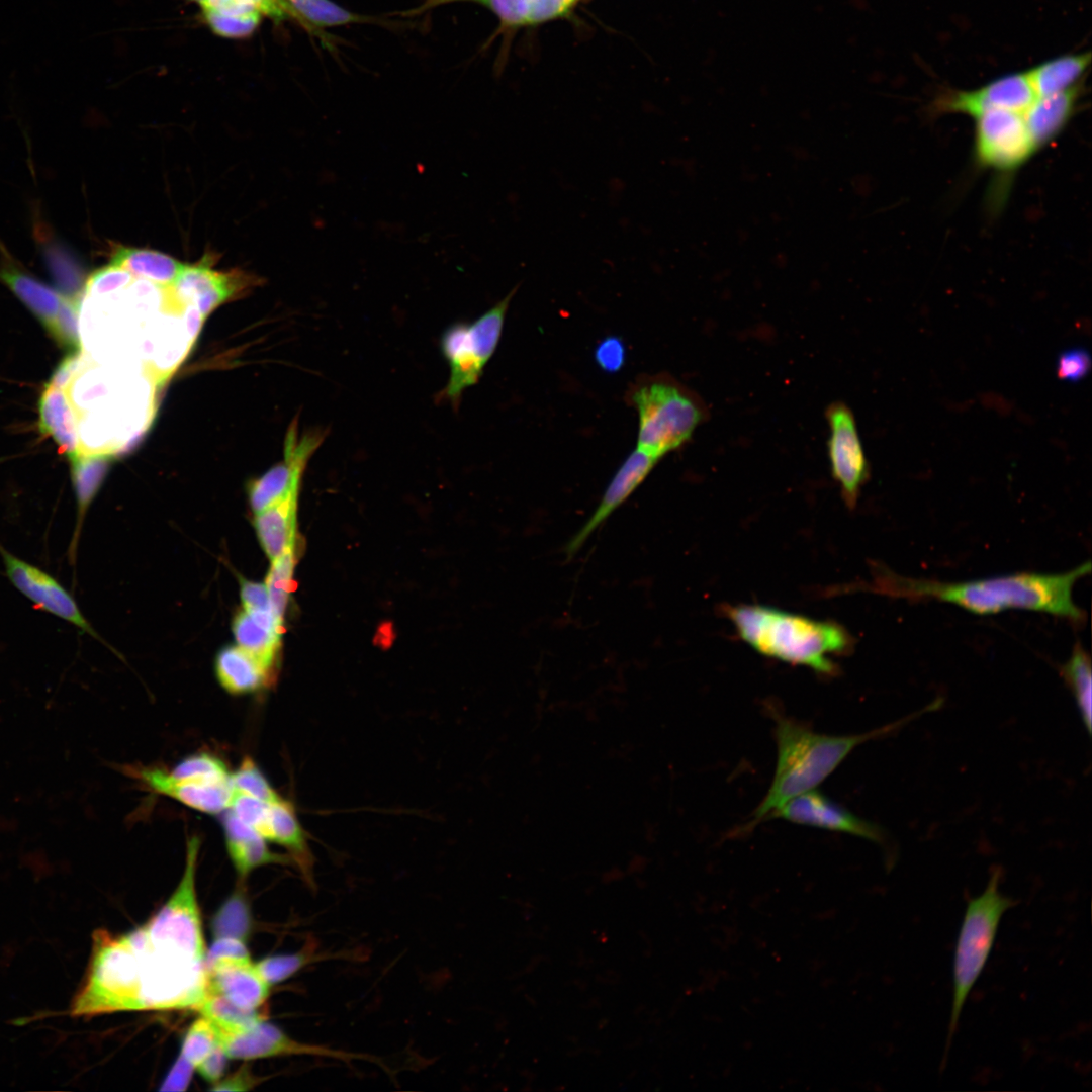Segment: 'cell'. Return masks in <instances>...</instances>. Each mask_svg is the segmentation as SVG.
I'll return each instance as SVG.
<instances>
[{
  "label": "cell",
  "mask_w": 1092,
  "mask_h": 1092,
  "mask_svg": "<svg viewBox=\"0 0 1092 1092\" xmlns=\"http://www.w3.org/2000/svg\"><path fill=\"white\" fill-rule=\"evenodd\" d=\"M142 369L100 365L82 351L62 386L77 423L79 454L128 452L153 422L160 387Z\"/></svg>",
  "instance_id": "6da1fadb"
},
{
  "label": "cell",
  "mask_w": 1092,
  "mask_h": 1092,
  "mask_svg": "<svg viewBox=\"0 0 1092 1092\" xmlns=\"http://www.w3.org/2000/svg\"><path fill=\"white\" fill-rule=\"evenodd\" d=\"M1091 572V562L1063 573L1019 572L990 578L945 582L899 575L875 567L873 580L866 584L875 593L907 600H936L979 615L1022 609L1043 612L1074 624L1085 621V612L1073 600V587Z\"/></svg>",
  "instance_id": "7a4b0ae2"
},
{
  "label": "cell",
  "mask_w": 1092,
  "mask_h": 1092,
  "mask_svg": "<svg viewBox=\"0 0 1092 1092\" xmlns=\"http://www.w3.org/2000/svg\"><path fill=\"white\" fill-rule=\"evenodd\" d=\"M943 704L937 698L923 709L869 732L853 735H827L776 716L777 762L770 787L754 810L747 827L767 820L792 798L815 790L858 745L891 734L924 713L936 711Z\"/></svg>",
  "instance_id": "3957f363"
},
{
  "label": "cell",
  "mask_w": 1092,
  "mask_h": 1092,
  "mask_svg": "<svg viewBox=\"0 0 1092 1092\" xmlns=\"http://www.w3.org/2000/svg\"><path fill=\"white\" fill-rule=\"evenodd\" d=\"M738 636L761 655L833 674L832 655L848 652L853 638L841 625L763 605L729 606Z\"/></svg>",
  "instance_id": "277c9868"
},
{
  "label": "cell",
  "mask_w": 1092,
  "mask_h": 1092,
  "mask_svg": "<svg viewBox=\"0 0 1092 1092\" xmlns=\"http://www.w3.org/2000/svg\"><path fill=\"white\" fill-rule=\"evenodd\" d=\"M1001 876L1000 869L995 868L982 893L970 898L966 905L953 953L952 1002L945 1056L965 1003L991 954L1001 919L1016 904L1000 890Z\"/></svg>",
  "instance_id": "5b68a950"
},
{
  "label": "cell",
  "mask_w": 1092,
  "mask_h": 1092,
  "mask_svg": "<svg viewBox=\"0 0 1092 1092\" xmlns=\"http://www.w3.org/2000/svg\"><path fill=\"white\" fill-rule=\"evenodd\" d=\"M628 398L639 416L637 449L659 460L685 444L707 413L693 391L666 375L637 380Z\"/></svg>",
  "instance_id": "8992f818"
},
{
  "label": "cell",
  "mask_w": 1092,
  "mask_h": 1092,
  "mask_svg": "<svg viewBox=\"0 0 1092 1092\" xmlns=\"http://www.w3.org/2000/svg\"><path fill=\"white\" fill-rule=\"evenodd\" d=\"M517 289L518 285L475 321L455 323L442 334L440 349L449 366V377L438 399L458 407L464 391L478 382L497 347Z\"/></svg>",
  "instance_id": "52a82bcc"
},
{
  "label": "cell",
  "mask_w": 1092,
  "mask_h": 1092,
  "mask_svg": "<svg viewBox=\"0 0 1092 1092\" xmlns=\"http://www.w3.org/2000/svg\"><path fill=\"white\" fill-rule=\"evenodd\" d=\"M975 118V154L981 165L1015 170L1036 151L1021 112L995 109Z\"/></svg>",
  "instance_id": "ba28073f"
},
{
  "label": "cell",
  "mask_w": 1092,
  "mask_h": 1092,
  "mask_svg": "<svg viewBox=\"0 0 1092 1092\" xmlns=\"http://www.w3.org/2000/svg\"><path fill=\"white\" fill-rule=\"evenodd\" d=\"M0 555L10 582L35 607L102 641L80 611L74 597L54 576L15 556L1 543Z\"/></svg>",
  "instance_id": "9c48e42d"
},
{
  "label": "cell",
  "mask_w": 1092,
  "mask_h": 1092,
  "mask_svg": "<svg viewBox=\"0 0 1092 1092\" xmlns=\"http://www.w3.org/2000/svg\"><path fill=\"white\" fill-rule=\"evenodd\" d=\"M830 427L828 454L832 475L841 488L848 508H854L861 486L869 477V466L851 411L843 403L826 411Z\"/></svg>",
  "instance_id": "30bf717a"
},
{
  "label": "cell",
  "mask_w": 1092,
  "mask_h": 1092,
  "mask_svg": "<svg viewBox=\"0 0 1092 1092\" xmlns=\"http://www.w3.org/2000/svg\"><path fill=\"white\" fill-rule=\"evenodd\" d=\"M218 1042L229 1059L255 1060L280 1056H315L333 1058L344 1062L371 1059L322 1044L298 1041L266 1019L240 1033H219Z\"/></svg>",
  "instance_id": "8fae6325"
},
{
  "label": "cell",
  "mask_w": 1092,
  "mask_h": 1092,
  "mask_svg": "<svg viewBox=\"0 0 1092 1092\" xmlns=\"http://www.w3.org/2000/svg\"><path fill=\"white\" fill-rule=\"evenodd\" d=\"M769 818H781L798 825L846 833L878 843L884 841V833L879 826L856 816L816 790L792 798Z\"/></svg>",
  "instance_id": "7c38bea8"
},
{
  "label": "cell",
  "mask_w": 1092,
  "mask_h": 1092,
  "mask_svg": "<svg viewBox=\"0 0 1092 1092\" xmlns=\"http://www.w3.org/2000/svg\"><path fill=\"white\" fill-rule=\"evenodd\" d=\"M1036 98L1026 73L1002 76L974 90H950L938 97V112L962 113L973 117L995 109L1023 113Z\"/></svg>",
  "instance_id": "4fadbf2b"
},
{
  "label": "cell",
  "mask_w": 1092,
  "mask_h": 1092,
  "mask_svg": "<svg viewBox=\"0 0 1092 1092\" xmlns=\"http://www.w3.org/2000/svg\"><path fill=\"white\" fill-rule=\"evenodd\" d=\"M210 260L206 258L198 264H186L170 286L182 303L195 306L204 318L228 299L256 284L250 275L242 271L213 270L209 265Z\"/></svg>",
  "instance_id": "5bb4252c"
},
{
  "label": "cell",
  "mask_w": 1092,
  "mask_h": 1092,
  "mask_svg": "<svg viewBox=\"0 0 1092 1092\" xmlns=\"http://www.w3.org/2000/svg\"><path fill=\"white\" fill-rule=\"evenodd\" d=\"M658 461V458L637 448L629 454L608 484L598 507L578 531L567 541L564 547L567 558H571L578 552L590 535L644 481Z\"/></svg>",
  "instance_id": "9a60e30c"
},
{
  "label": "cell",
  "mask_w": 1092,
  "mask_h": 1092,
  "mask_svg": "<svg viewBox=\"0 0 1092 1092\" xmlns=\"http://www.w3.org/2000/svg\"><path fill=\"white\" fill-rule=\"evenodd\" d=\"M129 770L152 791L207 814H218L229 809L234 792L231 781L202 783L182 780L158 767H139Z\"/></svg>",
  "instance_id": "2e32d148"
},
{
  "label": "cell",
  "mask_w": 1092,
  "mask_h": 1092,
  "mask_svg": "<svg viewBox=\"0 0 1092 1092\" xmlns=\"http://www.w3.org/2000/svg\"><path fill=\"white\" fill-rule=\"evenodd\" d=\"M206 972V994L221 995L242 1008L260 1009L269 996L271 986L251 960H219Z\"/></svg>",
  "instance_id": "e0dca14e"
},
{
  "label": "cell",
  "mask_w": 1092,
  "mask_h": 1092,
  "mask_svg": "<svg viewBox=\"0 0 1092 1092\" xmlns=\"http://www.w3.org/2000/svg\"><path fill=\"white\" fill-rule=\"evenodd\" d=\"M228 854L243 879L255 869L267 864H293L288 854L270 850L266 839L229 811L222 819Z\"/></svg>",
  "instance_id": "ac0fdd59"
},
{
  "label": "cell",
  "mask_w": 1092,
  "mask_h": 1092,
  "mask_svg": "<svg viewBox=\"0 0 1092 1092\" xmlns=\"http://www.w3.org/2000/svg\"><path fill=\"white\" fill-rule=\"evenodd\" d=\"M299 487L270 508L254 515V527L260 545L270 561L296 547V513Z\"/></svg>",
  "instance_id": "d6986e66"
},
{
  "label": "cell",
  "mask_w": 1092,
  "mask_h": 1092,
  "mask_svg": "<svg viewBox=\"0 0 1092 1092\" xmlns=\"http://www.w3.org/2000/svg\"><path fill=\"white\" fill-rule=\"evenodd\" d=\"M1081 90L1078 83L1067 90L1036 97L1025 109L1023 119L1036 149L1050 143L1066 126L1075 112Z\"/></svg>",
  "instance_id": "ffe728a7"
},
{
  "label": "cell",
  "mask_w": 1092,
  "mask_h": 1092,
  "mask_svg": "<svg viewBox=\"0 0 1092 1092\" xmlns=\"http://www.w3.org/2000/svg\"><path fill=\"white\" fill-rule=\"evenodd\" d=\"M220 686L232 695H248L270 687L275 675L238 645L221 648L214 661Z\"/></svg>",
  "instance_id": "44dd1931"
},
{
  "label": "cell",
  "mask_w": 1092,
  "mask_h": 1092,
  "mask_svg": "<svg viewBox=\"0 0 1092 1092\" xmlns=\"http://www.w3.org/2000/svg\"><path fill=\"white\" fill-rule=\"evenodd\" d=\"M269 841L287 849L307 886L314 889V856L290 801L283 799L271 805Z\"/></svg>",
  "instance_id": "7402d4cb"
},
{
  "label": "cell",
  "mask_w": 1092,
  "mask_h": 1092,
  "mask_svg": "<svg viewBox=\"0 0 1092 1092\" xmlns=\"http://www.w3.org/2000/svg\"><path fill=\"white\" fill-rule=\"evenodd\" d=\"M0 280L53 335L65 295L9 262L1 265Z\"/></svg>",
  "instance_id": "603a6c76"
},
{
  "label": "cell",
  "mask_w": 1092,
  "mask_h": 1092,
  "mask_svg": "<svg viewBox=\"0 0 1092 1092\" xmlns=\"http://www.w3.org/2000/svg\"><path fill=\"white\" fill-rule=\"evenodd\" d=\"M40 427L54 438L62 453L71 460L78 456L79 440L75 413L65 390L48 384L39 403Z\"/></svg>",
  "instance_id": "cb8c5ba5"
},
{
  "label": "cell",
  "mask_w": 1092,
  "mask_h": 1092,
  "mask_svg": "<svg viewBox=\"0 0 1092 1092\" xmlns=\"http://www.w3.org/2000/svg\"><path fill=\"white\" fill-rule=\"evenodd\" d=\"M110 264L161 287L171 286L186 265L158 251L127 247L118 248Z\"/></svg>",
  "instance_id": "d4e9b609"
},
{
  "label": "cell",
  "mask_w": 1092,
  "mask_h": 1092,
  "mask_svg": "<svg viewBox=\"0 0 1092 1092\" xmlns=\"http://www.w3.org/2000/svg\"><path fill=\"white\" fill-rule=\"evenodd\" d=\"M232 630L237 645L276 676L283 633L257 622L244 610L235 615Z\"/></svg>",
  "instance_id": "484cf974"
},
{
  "label": "cell",
  "mask_w": 1092,
  "mask_h": 1092,
  "mask_svg": "<svg viewBox=\"0 0 1092 1092\" xmlns=\"http://www.w3.org/2000/svg\"><path fill=\"white\" fill-rule=\"evenodd\" d=\"M1090 61V52L1065 55L1043 62L1026 74L1036 97L1050 95L1078 84Z\"/></svg>",
  "instance_id": "4316f807"
},
{
  "label": "cell",
  "mask_w": 1092,
  "mask_h": 1092,
  "mask_svg": "<svg viewBox=\"0 0 1092 1092\" xmlns=\"http://www.w3.org/2000/svg\"><path fill=\"white\" fill-rule=\"evenodd\" d=\"M285 17L295 19L309 32L352 23L371 22L373 19L351 12L332 0H283Z\"/></svg>",
  "instance_id": "83f0119b"
},
{
  "label": "cell",
  "mask_w": 1092,
  "mask_h": 1092,
  "mask_svg": "<svg viewBox=\"0 0 1092 1092\" xmlns=\"http://www.w3.org/2000/svg\"><path fill=\"white\" fill-rule=\"evenodd\" d=\"M70 462L72 481L78 508L77 524L74 532V539L70 548V552L73 554V551L76 550V544L78 542L85 514L105 479L109 470L111 457L101 455L78 456L71 459Z\"/></svg>",
  "instance_id": "f1b7e54d"
},
{
  "label": "cell",
  "mask_w": 1092,
  "mask_h": 1092,
  "mask_svg": "<svg viewBox=\"0 0 1092 1092\" xmlns=\"http://www.w3.org/2000/svg\"><path fill=\"white\" fill-rule=\"evenodd\" d=\"M454 2H474L489 9L505 27H521L542 24L545 0H425L406 14L415 15L426 10Z\"/></svg>",
  "instance_id": "f546056e"
},
{
  "label": "cell",
  "mask_w": 1092,
  "mask_h": 1092,
  "mask_svg": "<svg viewBox=\"0 0 1092 1092\" xmlns=\"http://www.w3.org/2000/svg\"><path fill=\"white\" fill-rule=\"evenodd\" d=\"M1060 674L1072 693L1083 724L1092 730V668L1091 657L1080 643H1076L1068 660L1061 665Z\"/></svg>",
  "instance_id": "4dcf8cb0"
},
{
  "label": "cell",
  "mask_w": 1092,
  "mask_h": 1092,
  "mask_svg": "<svg viewBox=\"0 0 1092 1092\" xmlns=\"http://www.w3.org/2000/svg\"><path fill=\"white\" fill-rule=\"evenodd\" d=\"M41 243L44 261L61 292L67 296H81L86 277L73 251L56 238L48 237Z\"/></svg>",
  "instance_id": "1f68e13d"
},
{
  "label": "cell",
  "mask_w": 1092,
  "mask_h": 1092,
  "mask_svg": "<svg viewBox=\"0 0 1092 1092\" xmlns=\"http://www.w3.org/2000/svg\"><path fill=\"white\" fill-rule=\"evenodd\" d=\"M219 1033H240L249 1030L266 1015L259 1009L242 1008L221 995L206 994L197 1009Z\"/></svg>",
  "instance_id": "d6a6232c"
},
{
  "label": "cell",
  "mask_w": 1092,
  "mask_h": 1092,
  "mask_svg": "<svg viewBox=\"0 0 1092 1092\" xmlns=\"http://www.w3.org/2000/svg\"><path fill=\"white\" fill-rule=\"evenodd\" d=\"M332 958L333 956L320 953L317 946L307 941L296 952L266 957L255 965L264 980L272 986L287 980L308 964Z\"/></svg>",
  "instance_id": "836d02e7"
},
{
  "label": "cell",
  "mask_w": 1092,
  "mask_h": 1092,
  "mask_svg": "<svg viewBox=\"0 0 1092 1092\" xmlns=\"http://www.w3.org/2000/svg\"><path fill=\"white\" fill-rule=\"evenodd\" d=\"M251 911L243 891L235 892L212 918V932L217 937H235L245 941L251 931Z\"/></svg>",
  "instance_id": "e575fe53"
},
{
  "label": "cell",
  "mask_w": 1092,
  "mask_h": 1092,
  "mask_svg": "<svg viewBox=\"0 0 1092 1092\" xmlns=\"http://www.w3.org/2000/svg\"><path fill=\"white\" fill-rule=\"evenodd\" d=\"M296 562V547L289 549L279 558L271 562L270 570L266 576L267 586L272 608L276 616L283 621L292 590L293 570Z\"/></svg>",
  "instance_id": "d590c367"
},
{
  "label": "cell",
  "mask_w": 1092,
  "mask_h": 1092,
  "mask_svg": "<svg viewBox=\"0 0 1092 1092\" xmlns=\"http://www.w3.org/2000/svg\"><path fill=\"white\" fill-rule=\"evenodd\" d=\"M169 772L177 779L202 783L230 782L232 774L223 760L209 752L191 754Z\"/></svg>",
  "instance_id": "8d00e7d4"
},
{
  "label": "cell",
  "mask_w": 1092,
  "mask_h": 1092,
  "mask_svg": "<svg viewBox=\"0 0 1092 1092\" xmlns=\"http://www.w3.org/2000/svg\"><path fill=\"white\" fill-rule=\"evenodd\" d=\"M231 783L234 790L266 803H277L284 799L250 756H245L238 768L231 774Z\"/></svg>",
  "instance_id": "74e56055"
},
{
  "label": "cell",
  "mask_w": 1092,
  "mask_h": 1092,
  "mask_svg": "<svg viewBox=\"0 0 1092 1092\" xmlns=\"http://www.w3.org/2000/svg\"><path fill=\"white\" fill-rule=\"evenodd\" d=\"M271 804L273 803H266L234 790L229 809L237 818L269 840Z\"/></svg>",
  "instance_id": "f35d334b"
},
{
  "label": "cell",
  "mask_w": 1092,
  "mask_h": 1092,
  "mask_svg": "<svg viewBox=\"0 0 1092 1092\" xmlns=\"http://www.w3.org/2000/svg\"><path fill=\"white\" fill-rule=\"evenodd\" d=\"M218 1043L216 1028L201 1015L189 1026L180 1054L196 1068Z\"/></svg>",
  "instance_id": "ab89813d"
},
{
  "label": "cell",
  "mask_w": 1092,
  "mask_h": 1092,
  "mask_svg": "<svg viewBox=\"0 0 1092 1092\" xmlns=\"http://www.w3.org/2000/svg\"><path fill=\"white\" fill-rule=\"evenodd\" d=\"M203 18L212 32L228 38H244L250 36L258 27L262 16H225L214 13H203Z\"/></svg>",
  "instance_id": "60d3db41"
},
{
  "label": "cell",
  "mask_w": 1092,
  "mask_h": 1092,
  "mask_svg": "<svg viewBox=\"0 0 1092 1092\" xmlns=\"http://www.w3.org/2000/svg\"><path fill=\"white\" fill-rule=\"evenodd\" d=\"M135 277L127 270L110 264L93 273L85 283L84 293L103 295L129 285Z\"/></svg>",
  "instance_id": "b9f144b4"
},
{
  "label": "cell",
  "mask_w": 1092,
  "mask_h": 1092,
  "mask_svg": "<svg viewBox=\"0 0 1092 1092\" xmlns=\"http://www.w3.org/2000/svg\"><path fill=\"white\" fill-rule=\"evenodd\" d=\"M1091 359L1083 348H1074L1063 352L1058 359L1057 374L1060 379L1079 381L1089 372Z\"/></svg>",
  "instance_id": "7bdbcfd3"
},
{
  "label": "cell",
  "mask_w": 1092,
  "mask_h": 1092,
  "mask_svg": "<svg viewBox=\"0 0 1092 1092\" xmlns=\"http://www.w3.org/2000/svg\"><path fill=\"white\" fill-rule=\"evenodd\" d=\"M203 13H214L225 16H263L262 6L259 0H201Z\"/></svg>",
  "instance_id": "ee69618b"
},
{
  "label": "cell",
  "mask_w": 1092,
  "mask_h": 1092,
  "mask_svg": "<svg viewBox=\"0 0 1092 1092\" xmlns=\"http://www.w3.org/2000/svg\"><path fill=\"white\" fill-rule=\"evenodd\" d=\"M595 359L606 372L619 371L625 361V347L622 340L612 336L601 341L595 351Z\"/></svg>",
  "instance_id": "f6af8a7d"
},
{
  "label": "cell",
  "mask_w": 1092,
  "mask_h": 1092,
  "mask_svg": "<svg viewBox=\"0 0 1092 1092\" xmlns=\"http://www.w3.org/2000/svg\"><path fill=\"white\" fill-rule=\"evenodd\" d=\"M240 596L243 610L248 613L274 611L265 583L243 578L240 583Z\"/></svg>",
  "instance_id": "bcb514c9"
},
{
  "label": "cell",
  "mask_w": 1092,
  "mask_h": 1092,
  "mask_svg": "<svg viewBox=\"0 0 1092 1092\" xmlns=\"http://www.w3.org/2000/svg\"><path fill=\"white\" fill-rule=\"evenodd\" d=\"M225 959L251 960L243 940L235 937H217L206 951V966Z\"/></svg>",
  "instance_id": "7dc6e473"
},
{
  "label": "cell",
  "mask_w": 1092,
  "mask_h": 1092,
  "mask_svg": "<svg viewBox=\"0 0 1092 1092\" xmlns=\"http://www.w3.org/2000/svg\"><path fill=\"white\" fill-rule=\"evenodd\" d=\"M195 1067L181 1054L162 1082V1091H184L188 1087Z\"/></svg>",
  "instance_id": "c3c4849f"
},
{
  "label": "cell",
  "mask_w": 1092,
  "mask_h": 1092,
  "mask_svg": "<svg viewBox=\"0 0 1092 1092\" xmlns=\"http://www.w3.org/2000/svg\"><path fill=\"white\" fill-rule=\"evenodd\" d=\"M229 1057L218 1043L195 1069L206 1081L214 1084L222 1078Z\"/></svg>",
  "instance_id": "681fc988"
},
{
  "label": "cell",
  "mask_w": 1092,
  "mask_h": 1092,
  "mask_svg": "<svg viewBox=\"0 0 1092 1092\" xmlns=\"http://www.w3.org/2000/svg\"><path fill=\"white\" fill-rule=\"evenodd\" d=\"M258 1083L259 1078L255 1077L250 1069L244 1066L229 1077L214 1083L210 1089L212 1091H247Z\"/></svg>",
  "instance_id": "f907efd6"
},
{
  "label": "cell",
  "mask_w": 1092,
  "mask_h": 1092,
  "mask_svg": "<svg viewBox=\"0 0 1092 1092\" xmlns=\"http://www.w3.org/2000/svg\"><path fill=\"white\" fill-rule=\"evenodd\" d=\"M259 1L261 3L262 11H263L264 15H267V16H269V17H271V18H273L274 20H277V21L282 20L283 18H285V13H284V10H283V1L282 0H259Z\"/></svg>",
  "instance_id": "816d5d0a"
},
{
  "label": "cell",
  "mask_w": 1092,
  "mask_h": 1092,
  "mask_svg": "<svg viewBox=\"0 0 1092 1092\" xmlns=\"http://www.w3.org/2000/svg\"><path fill=\"white\" fill-rule=\"evenodd\" d=\"M192 1H195V2H197V3H200V1H201V0H192Z\"/></svg>",
  "instance_id": "f5cc1de1"
}]
</instances>
